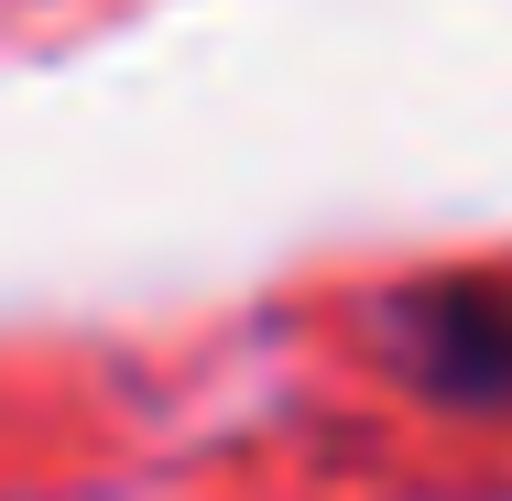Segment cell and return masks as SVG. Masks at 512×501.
I'll return each mask as SVG.
<instances>
[{"label": "cell", "mask_w": 512, "mask_h": 501, "mask_svg": "<svg viewBox=\"0 0 512 501\" xmlns=\"http://www.w3.org/2000/svg\"><path fill=\"white\" fill-rule=\"evenodd\" d=\"M382 338L436 403H469V414L512 403V284H491V273H447V284L393 295Z\"/></svg>", "instance_id": "obj_1"}]
</instances>
